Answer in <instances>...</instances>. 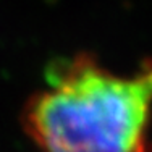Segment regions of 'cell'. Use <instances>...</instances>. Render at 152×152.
Returning a JSON list of instances; mask_svg holds the SVG:
<instances>
[{"label": "cell", "instance_id": "1", "mask_svg": "<svg viewBox=\"0 0 152 152\" xmlns=\"http://www.w3.org/2000/svg\"><path fill=\"white\" fill-rule=\"evenodd\" d=\"M151 120L152 65L125 76L88 53L53 61L23 113L41 152H152Z\"/></svg>", "mask_w": 152, "mask_h": 152}]
</instances>
